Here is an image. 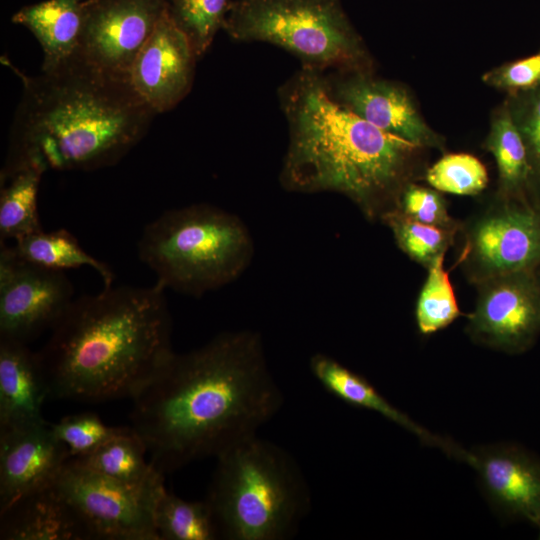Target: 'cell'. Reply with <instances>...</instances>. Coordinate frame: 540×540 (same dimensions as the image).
<instances>
[{
  "label": "cell",
  "mask_w": 540,
  "mask_h": 540,
  "mask_svg": "<svg viewBox=\"0 0 540 540\" xmlns=\"http://www.w3.org/2000/svg\"><path fill=\"white\" fill-rule=\"evenodd\" d=\"M131 428L162 474L257 435L280 411L284 395L252 330L216 335L174 353L133 398Z\"/></svg>",
  "instance_id": "obj_1"
},
{
  "label": "cell",
  "mask_w": 540,
  "mask_h": 540,
  "mask_svg": "<svg viewBox=\"0 0 540 540\" xmlns=\"http://www.w3.org/2000/svg\"><path fill=\"white\" fill-rule=\"evenodd\" d=\"M279 99L289 126L280 173L286 190L340 193L374 221L424 177L427 149L343 107L330 95L324 73L302 68L280 88Z\"/></svg>",
  "instance_id": "obj_2"
},
{
  "label": "cell",
  "mask_w": 540,
  "mask_h": 540,
  "mask_svg": "<svg viewBox=\"0 0 540 540\" xmlns=\"http://www.w3.org/2000/svg\"><path fill=\"white\" fill-rule=\"evenodd\" d=\"M165 288L107 286L74 298L38 352L53 399L133 398L175 353Z\"/></svg>",
  "instance_id": "obj_3"
},
{
  "label": "cell",
  "mask_w": 540,
  "mask_h": 540,
  "mask_svg": "<svg viewBox=\"0 0 540 540\" xmlns=\"http://www.w3.org/2000/svg\"><path fill=\"white\" fill-rule=\"evenodd\" d=\"M24 92L1 172L95 170L116 164L145 135L154 114L130 82L75 58L36 77Z\"/></svg>",
  "instance_id": "obj_4"
},
{
  "label": "cell",
  "mask_w": 540,
  "mask_h": 540,
  "mask_svg": "<svg viewBox=\"0 0 540 540\" xmlns=\"http://www.w3.org/2000/svg\"><path fill=\"white\" fill-rule=\"evenodd\" d=\"M206 500L226 540H287L310 512L307 480L292 455L257 435L216 457Z\"/></svg>",
  "instance_id": "obj_5"
},
{
  "label": "cell",
  "mask_w": 540,
  "mask_h": 540,
  "mask_svg": "<svg viewBox=\"0 0 540 540\" xmlns=\"http://www.w3.org/2000/svg\"><path fill=\"white\" fill-rule=\"evenodd\" d=\"M137 247L160 285L194 297L237 280L255 250L237 215L205 203L163 212L145 226Z\"/></svg>",
  "instance_id": "obj_6"
},
{
  "label": "cell",
  "mask_w": 540,
  "mask_h": 540,
  "mask_svg": "<svg viewBox=\"0 0 540 540\" xmlns=\"http://www.w3.org/2000/svg\"><path fill=\"white\" fill-rule=\"evenodd\" d=\"M224 30L235 40L279 46L304 69L374 71L373 59L340 0L233 1Z\"/></svg>",
  "instance_id": "obj_7"
},
{
  "label": "cell",
  "mask_w": 540,
  "mask_h": 540,
  "mask_svg": "<svg viewBox=\"0 0 540 540\" xmlns=\"http://www.w3.org/2000/svg\"><path fill=\"white\" fill-rule=\"evenodd\" d=\"M457 264L474 285L540 263V204L495 194L487 207L461 224Z\"/></svg>",
  "instance_id": "obj_8"
},
{
  "label": "cell",
  "mask_w": 540,
  "mask_h": 540,
  "mask_svg": "<svg viewBox=\"0 0 540 540\" xmlns=\"http://www.w3.org/2000/svg\"><path fill=\"white\" fill-rule=\"evenodd\" d=\"M91 539L160 540L154 509L164 479L131 486L97 473L70 458L55 480Z\"/></svg>",
  "instance_id": "obj_9"
},
{
  "label": "cell",
  "mask_w": 540,
  "mask_h": 540,
  "mask_svg": "<svg viewBox=\"0 0 540 540\" xmlns=\"http://www.w3.org/2000/svg\"><path fill=\"white\" fill-rule=\"evenodd\" d=\"M64 271L33 264L0 242V339L27 343L51 329L74 299Z\"/></svg>",
  "instance_id": "obj_10"
},
{
  "label": "cell",
  "mask_w": 540,
  "mask_h": 540,
  "mask_svg": "<svg viewBox=\"0 0 540 540\" xmlns=\"http://www.w3.org/2000/svg\"><path fill=\"white\" fill-rule=\"evenodd\" d=\"M467 316L470 339L508 354L529 350L540 334V291L531 270L501 274L475 285Z\"/></svg>",
  "instance_id": "obj_11"
},
{
  "label": "cell",
  "mask_w": 540,
  "mask_h": 540,
  "mask_svg": "<svg viewBox=\"0 0 540 540\" xmlns=\"http://www.w3.org/2000/svg\"><path fill=\"white\" fill-rule=\"evenodd\" d=\"M167 7V0H87L76 58L129 81L138 53Z\"/></svg>",
  "instance_id": "obj_12"
},
{
  "label": "cell",
  "mask_w": 540,
  "mask_h": 540,
  "mask_svg": "<svg viewBox=\"0 0 540 540\" xmlns=\"http://www.w3.org/2000/svg\"><path fill=\"white\" fill-rule=\"evenodd\" d=\"M325 76L330 95L378 128L426 149L445 150V139L419 111L408 88L373 71H335Z\"/></svg>",
  "instance_id": "obj_13"
},
{
  "label": "cell",
  "mask_w": 540,
  "mask_h": 540,
  "mask_svg": "<svg viewBox=\"0 0 540 540\" xmlns=\"http://www.w3.org/2000/svg\"><path fill=\"white\" fill-rule=\"evenodd\" d=\"M196 58L189 40L166 12L132 65L130 85L151 110L166 112L189 93Z\"/></svg>",
  "instance_id": "obj_14"
},
{
  "label": "cell",
  "mask_w": 540,
  "mask_h": 540,
  "mask_svg": "<svg viewBox=\"0 0 540 540\" xmlns=\"http://www.w3.org/2000/svg\"><path fill=\"white\" fill-rule=\"evenodd\" d=\"M463 460L475 469L494 509L511 518L540 521V459L526 449L500 443L466 450Z\"/></svg>",
  "instance_id": "obj_15"
},
{
  "label": "cell",
  "mask_w": 540,
  "mask_h": 540,
  "mask_svg": "<svg viewBox=\"0 0 540 540\" xmlns=\"http://www.w3.org/2000/svg\"><path fill=\"white\" fill-rule=\"evenodd\" d=\"M70 458L45 420L0 431V512L53 483Z\"/></svg>",
  "instance_id": "obj_16"
},
{
  "label": "cell",
  "mask_w": 540,
  "mask_h": 540,
  "mask_svg": "<svg viewBox=\"0 0 540 540\" xmlns=\"http://www.w3.org/2000/svg\"><path fill=\"white\" fill-rule=\"evenodd\" d=\"M49 388L38 352L27 343L0 339V431L45 420Z\"/></svg>",
  "instance_id": "obj_17"
},
{
  "label": "cell",
  "mask_w": 540,
  "mask_h": 540,
  "mask_svg": "<svg viewBox=\"0 0 540 540\" xmlns=\"http://www.w3.org/2000/svg\"><path fill=\"white\" fill-rule=\"evenodd\" d=\"M0 539L91 540L55 481L24 495L0 512Z\"/></svg>",
  "instance_id": "obj_18"
},
{
  "label": "cell",
  "mask_w": 540,
  "mask_h": 540,
  "mask_svg": "<svg viewBox=\"0 0 540 540\" xmlns=\"http://www.w3.org/2000/svg\"><path fill=\"white\" fill-rule=\"evenodd\" d=\"M309 369L319 384L336 398L351 406L374 411L413 433L423 443L437 446L457 459L462 458L464 449L416 424L407 414L383 397L364 376L347 368L333 357L316 353L309 360Z\"/></svg>",
  "instance_id": "obj_19"
},
{
  "label": "cell",
  "mask_w": 540,
  "mask_h": 540,
  "mask_svg": "<svg viewBox=\"0 0 540 540\" xmlns=\"http://www.w3.org/2000/svg\"><path fill=\"white\" fill-rule=\"evenodd\" d=\"M87 0H46L19 10L14 23L25 26L43 51L42 71H52L78 56Z\"/></svg>",
  "instance_id": "obj_20"
},
{
  "label": "cell",
  "mask_w": 540,
  "mask_h": 540,
  "mask_svg": "<svg viewBox=\"0 0 540 540\" xmlns=\"http://www.w3.org/2000/svg\"><path fill=\"white\" fill-rule=\"evenodd\" d=\"M484 148L492 154L497 166L498 183L495 194L533 201L527 150L505 101L491 115Z\"/></svg>",
  "instance_id": "obj_21"
},
{
  "label": "cell",
  "mask_w": 540,
  "mask_h": 540,
  "mask_svg": "<svg viewBox=\"0 0 540 540\" xmlns=\"http://www.w3.org/2000/svg\"><path fill=\"white\" fill-rule=\"evenodd\" d=\"M43 173L35 166L1 172L0 242L16 241L43 230L38 212Z\"/></svg>",
  "instance_id": "obj_22"
},
{
  "label": "cell",
  "mask_w": 540,
  "mask_h": 540,
  "mask_svg": "<svg viewBox=\"0 0 540 540\" xmlns=\"http://www.w3.org/2000/svg\"><path fill=\"white\" fill-rule=\"evenodd\" d=\"M146 452L144 442L135 431L131 427H124L93 452L72 458L81 465L124 484L144 486L164 479L161 472L146 462Z\"/></svg>",
  "instance_id": "obj_23"
},
{
  "label": "cell",
  "mask_w": 540,
  "mask_h": 540,
  "mask_svg": "<svg viewBox=\"0 0 540 540\" xmlns=\"http://www.w3.org/2000/svg\"><path fill=\"white\" fill-rule=\"evenodd\" d=\"M13 248L24 260L50 269L64 271L91 267L100 275L104 287L112 285L111 269L86 252L78 240L65 229L33 233L14 241Z\"/></svg>",
  "instance_id": "obj_24"
},
{
  "label": "cell",
  "mask_w": 540,
  "mask_h": 540,
  "mask_svg": "<svg viewBox=\"0 0 540 540\" xmlns=\"http://www.w3.org/2000/svg\"><path fill=\"white\" fill-rule=\"evenodd\" d=\"M160 540H215L219 531L208 501H187L164 489L154 509Z\"/></svg>",
  "instance_id": "obj_25"
},
{
  "label": "cell",
  "mask_w": 540,
  "mask_h": 540,
  "mask_svg": "<svg viewBox=\"0 0 540 540\" xmlns=\"http://www.w3.org/2000/svg\"><path fill=\"white\" fill-rule=\"evenodd\" d=\"M444 257L445 254L441 255L427 268V278L417 299L415 319L422 335L445 329L462 316L449 272L444 268Z\"/></svg>",
  "instance_id": "obj_26"
},
{
  "label": "cell",
  "mask_w": 540,
  "mask_h": 540,
  "mask_svg": "<svg viewBox=\"0 0 540 540\" xmlns=\"http://www.w3.org/2000/svg\"><path fill=\"white\" fill-rule=\"evenodd\" d=\"M392 231L397 246L426 269L454 244L459 232L415 221L396 209L380 219Z\"/></svg>",
  "instance_id": "obj_27"
},
{
  "label": "cell",
  "mask_w": 540,
  "mask_h": 540,
  "mask_svg": "<svg viewBox=\"0 0 540 540\" xmlns=\"http://www.w3.org/2000/svg\"><path fill=\"white\" fill-rule=\"evenodd\" d=\"M167 12L185 34L197 57L213 42L219 29H224L231 10V0H167Z\"/></svg>",
  "instance_id": "obj_28"
},
{
  "label": "cell",
  "mask_w": 540,
  "mask_h": 540,
  "mask_svg": "<svg viewBox=\"0 0 540 540\" xmlns=\"http://www.w3.org/2000/svg\"><path fill=\"white\" fill-rule=\"evenodd\" d=\"M425 181L434 189L461 196L482 193L489 182L486 166L469 153H445L426 168Z\"/></svg>",
  "instance_id": "obj_29"
},
{
  "label": "cell",
  "mask_w": 540,
  "mask_h": 540,
  "mask_svg": "<svg viewBox=\"0 0 540 540\" xmlns=\"http://www.w3.org/2000/svg\"><path fill=\"white\" fill-rule=\"evenodd\" d=\"M504 101L527 150L532 199L540 204V86L508 95Z\"/></svg>",
  "instance_id": "obj_30"
},
{
  "label": "cell",
  "mask_w": 540,
  "mask_h": 540,
  "mask_svg": "<svg viewBox=\"0 0 540 540\" xmlns=\"http://www.w3.org/2000/svg\"><path fill=\"white\" fill-rule=\"evenodd\" d=\"M50 425L70 457H82L93 452L124 428L110 427L91 412L68 415Z\"/></svg>",
  "instance_id": "obj_31"
},
{
  "label": "cell",
  "mask_w": 540,
  "mask_h": 540,
  "mask_svg": "<svg viewBox=\"0 0 540 540\" xmlns=\"http://www.w3.org/2000/svg\"><path fill=\"white\" fill-rule=\"evenodd\" d=\"M403 215L415 221L460 231L462 222L455 220L448 211V204L440 191L409 183L402 191L396 207Z\"/></svg>",
  "instance_id": "obj_32"
},
{
  "label": "cell",
  "mask_w": 540,
  "mask_h": 540,
  "mask_svg": "<svg viewBox=\"0 0 540 540\" xmlns=\"http://www.w3.org/2000/svg\"><path fill=\"white\" fill-rule=\"evenodd\" d=\"M482 82L506 96L540 86V50L530 56L503 63L486 71Z\"/></svg>",
  "instance_id": "obj_33"
},
{
  "label": "cell",
  "mask_w": 540,
  "mask_h": 540,
  "mask_svg": "<svg viewBox=\"0 0 540 540\" xmlns=\"http://www.w3.org/2000/svg\"><path fill=\"white\" fill-rule=\"evenodd\" d=\"M531 271L534 276L537 287L540 291V263L536 265Z\"/></svg>",
  "instance_id": "obj_34"
},
{
  "label": "cell",
  "mask_w": 540,
  "mask_h": 540,
  "mask_svg": "<svg viewBox=\"0 0 540 540\" xmlns=\"http://www.w3.org/2000/svg\"><path fill=\"white\" fill-rule=\"evenodd\" d=\"M536 526L538 527V530H539V539H540V521H538V522L536 523Z\"/></svg>",
  "instance_id": "obj_35"
}]
</instances>
